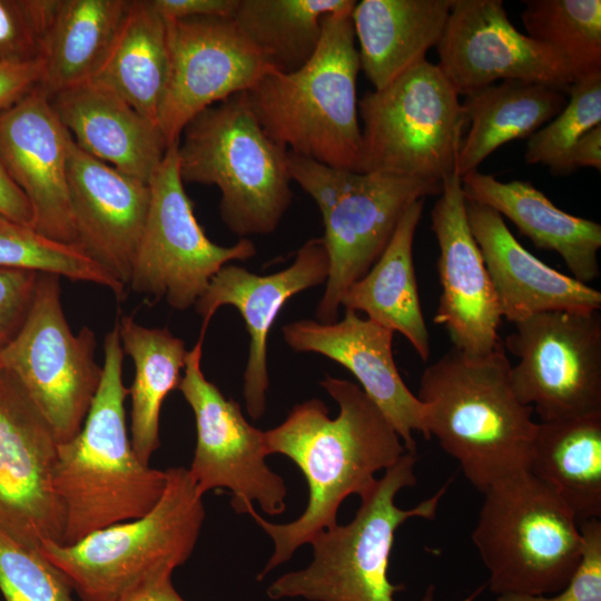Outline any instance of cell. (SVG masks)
Instances as JSON below:
<instances>
[{
  "label": "cell",
  "instance_id": "cell-1",
  "mask_svg": "<svg viewBox=\"0 0 601 601\" xmlns=\"http://www.w3.org/2000/svg\"><path fill=\"white\" fill-rule=\"evenodd\" d=\"M319 384L339 406L335 418L321 400L312 398L264 432L267 454H283L303 472L308 503L299 518L285 524L268 522L254 505L247 509L274 543L258 580L318 533L335 526L342 502L352 494L361 497L367 493L376 482L375 474L406 453L391 423L358 385L327 374Z\"/></svg>",
  "mask_w": 601,
  "mask_h": 601
},
{
  "label": "cell",
  "instance_id": "cell-2",
  "mask_svg": "<svg viewBox=\"0 0 601 601\" xmlns=\"http://www.w3.org/2000/svg\"><path fill=\"white\" fill-rule=\"evenodd\" d=\"M501 344L471 357L451 348L420 380L427 439L434 436L480 492L528 471L538 423L511 384Z\"/></svg>",
  "mask_w": 601,
  "mask_h": 601
},
{
  "label": "cell",
  "instance_id": "cell-3",
  "mask_svg": "<svg viewBox=\"0 0 601 601\" xmlns=\"http://www.w3.org/2000/svg\"><path fill=\"white\" fill-rule=\"evenodd\" d=\"M124 353L116 324L105 337L101 380L85 422L58 443L52 483L65 511L61 544L145 515L166 485V471L142 463L127 432Z\"/></svg>",
  "mask_w": 601,
  "mask_h": 601
},
{
  "label": "cell",
  "instance_id": "cell-4",
  "mask_svg": "<svg viewBox=\"0 0 601 601\" xmlns=\"http://www.w3.org/2000/svg\"><path fill=\"white\" fill-rule=\"evenodd\" d=\"M353 8L324 18L319 45L306 65L289 73L273 70L245 93L263 130L278 146L333 168L361 173L356 93L361 68Z\"/></svg>",
  "mask_w": 601,
  "mask_h": 601
},
{
  "label": "cell",
  "instance_id": "cell-5",
  "mask_svg": "<svg viewBox=\"0 0 601 601\" xmlns=\"http://www.w3.org/2000/svg\"><path fill=\"white\" fill-rule=\"evenodd\" d=\"M178 162L184 183L219 188L221 220L242 238L273 233L292 204L288 151L263 130L245 92L186 125Z\"/></svg>",
  "mask_w": 601,
  "mask_h": 601
},
{
  "label": "cell",
  "instance_id": "cell-6",
  "mask_svg": "<svg viewBox=\"0 0 601 601\" xmlns=\"http://www.w3.org/2000/svg\"><path fill=\"white\" fill-rule=\"evenodd\" d=\"M166 476L160 499L145 515L72 544H41L81 601H117L142 583L171 577L188 560L205 519L203 494L187 469H168Z\"/></svg>",
  "mask_w": 601,
  "mask_h": 601
},
{
  "label": "cell",
  "instance_id": "cell-7",
  "mask_svg": "<svg viewBox=\"0 0 601 601\" xmlns=\"http://www.w3.org/2000/svg\"><path fill=\"white\" fill-rule=\"evenodd\" d=\"M416 454L405 453L385 470L361 496L354 519L324 530L312 541L313 561L303 570L280 575L267 588L273 600L304 598L308 601H394L404 589L388 579L390 556L396 530L412 518L434 519L447 484L410 510L396 506V494L414 486ZM423 601H434V587Z\"/></svg>",
  "mask_w": 601,
  "mask_h": 601
},
{
  "label": "cell",
  "instance_id": "cell-8",
  "mask_svg": "<svg viewBox=\"0 0 601 601\" xmlns=\"http://www.w3.org/2000/svg\"><path fill=\"white\" fill-rule=\"evenodd\" d=\"M288 167L322 214L329 270L315 315L332 324L343 295L382 255L407 207L439 196L442 183L337 169L290 151Z\"/></svg>",
  "mask_w": 601,
  "mask_h": 601
},
{
  "label": "cell",
  "instance_id": "cell-9",
  "mask_svg": "<svg viewBox=\"0 0 601 601\" xmlns=\"http://www.w3.org/2000/svg\"><path fill=\"white\" fill-rule=\"evenodd\" d=\"M483 494L472 541L490 591L546 595L565 588L583 545L574 514L528 471Z\"/></svg>",
  "mask_w": 601,
  "mask_h": 601
},
{
  "label": "cell",
  "instance_id": "cell-10",
  "mask_svg": "<svg viewBox=\"0 0 601 601\" xmlns=\"http://www.w3.org/2000/svg\"><path fill=\"white\" fill-rule=\"evenodd\" d=\"M361 173L442 183L455 171L469 127L460 95L427 60L358 100Z\"/></svg>",
  "mask_w": 601,
  "mask_h": 601
},
{
  "label": "cell",
  "instance_id": "cell-11",
  "mask_svg": "<svg viewBox=\"0 0 601 601\" xmlns=\"http://www.w3.org/2000/svg\"><path fill=\"white\" fill-rule=\"evenodd\" d=\"M95 334L76 335L63 314L59 276L40 273L29 309L0 347V370L21 385L58 443L76 436L100 384Z\"/></svg>",
  "mask_w": 601,
  "mask_h": 601
},
{
  "label": "cell",
  "instance_id": "cell-12",
  "mask_svg": "<svg viewBox=\"0 0 601 601\" xmlns=\"http://www.w3.org/2000/svg\"><path fill=\"white\" fill-rule=\"evenodd\" d=\"M178 144L168 146L149 180V209L129 286L184 311L195 305L223 266L253 257L256 247L248 238L220 246L206 236L184 188Z\"/></svg>",
  "mask_w": 601,
  "mask_h": 601
},
{
  "label": "cell",
  "instance_id": "cell-13",
  "mask_svg": "<svg viewBox=\"0 0 601 601\" xmlns=\"http://www.w3.org/2000/svg\"><path fill=\"white\" fill-rule=\"evenodd\" d=\"M506 349L518 400L541 422L601 413V315L554 311L513 323Z\"/></svg>",
  "mask_w": 601,
  "mask_h": 601
},
{
  "label": "cell",
  "instance_id": "cell-14",
  "mask_svg": "<svg viewBox=\"0 0 601 601\" xmlns=\"http://www.w3.org/2000/svg\"><path fill=\"white\" fill-rule=\"evenodd\" d=\"M205 334L187 352L178 390L191 407L197 443L189 474L204 495L215 489L233 493L231 506L246 513L257 502L269 515L286 510V485L266 464L265 433L250 425L240 405L225 397L200 366Z\"/></svg>",
  "mask_w": 601,
  "mask_h": 601
},
{
  "label": "cell",
  "instance_id": "cell-15",
  "mask_svg": "<svg viewBox=\"0 0 601 601\" xmlns=\"http://www.w3.org/2000/svg\"><path fill=\"white\" fill-rule=\"evenodd\" d=\"M165 20L169 73L158 126L170 146L204 109L247 92L274 69L233 18Z\"/></svg>",
  "mask_w": 601,
  "mask_h": 601
},
{
  "label": "cell",
  "instance_id": "cell-16",
  "mask_svg": "<svg viewBox=\"0 0 601 601\" xmlns=\"http://www.w3.org/2000/svg\"><path fill=\"white\" fill-rule=\"evenodd\" d=\"M58 441L18 381L0 370V526L24 545L62 542L52 475Z\"/></svg>",
  "mask_w": 601,
  "mask_h": 601
},
{
  "label": "cell",
  "instance_id": "cell-17",
  "mask_svg": "<svg viewBox=\"0 0 601 601\" xmlns=\"http://www.w3.org/2000/svg\"><path fill=\"white\" fill-rule=\"evenodd\" d=\"M436 51L437 66L460 96L509 79L566 92L575 80L556 50L512 24L501 0H452Z\"/></svg>",
  "mask_w": 601,
  "mask_h": 601
},
{
  "label": "cell",
  "instance_id": "cell-18",
  "mask_svg": "<svg viewBox=\"0 0 601 601\" xmlns=\"http://www.w3.org/2000/svg\"><path fill=\"white\" fill-rule=\"evenodd\" d=\"M440 255L442 293L433 321L447 332L453 348L471 357L484 356L501 342L502 315L483 256L470 229L461 177L442 180L431 211Z\"/></svg>",
  "mask_w": 601,
  "mask_h": 601
},
{
  "label": "cell",
  "instance_id": "cell-19",
  "mask_svg": "<svg viewBox=\"0 0 601 601\" xmlns=\"http://www.w3.org/2000/svg\"><path fill=\"white\" fill-rule=\"evenodd\" d=\"M70 139L39 85L0 112V159L30 203L32 229L78 247L67 183Z\"/></svg>",
  "mask_w": 601,
  "mask_h": 601
},
{
  "label": "cell",
  "instance_id": "cell-20",
  "mask_svg": "<svg viewBox=\"0 0 601 601\" xmlns=\"http://www.w3.org/2000/svg\"><path fill=\"white\" fill-rule=\"evenodd\" d=\"M329 259L323 237L308 239L287 268L269 275H257L242 266L227 264L210 279L195 303L206 333L216 311L234 306L242 315L250 337L244 372L243 395L248 415L260 418L266 410L269 385L267 337L284 304L295 294L326 283Z\"/></svg>",
  "mask_w": 601,
  "mask_h": 601
},
{
  "label": "cell",
  "instance_id": "cell-21",
  "mask_svg": "<svg viewBox=\"0 0 601 601\" xmlns=\"http://www.w3.org/2000/svg\"><path fill=\"white\" fill-rule=\"evenodd\" d=\"M67 183L78 247L129 286L149 209V184L90 156L72 138Z\"/></svg>",
  "mask_w": 601,
  "mask_h": 601
},
{
  "label": "cell",
  "instance_id": "cell-22",
  "mask_svg": "<svg viewBox=\"0 0 601 601\" xmlns=\"http://www.w3.org/2000/svg\"><path fill=\"white\" fill-rule=\"evenodd\" d=\"M282 332L292 349L322 354L347 368L391 423L406 452L416 454L413 432L427 439L424 405L398 373L392 351L394 332L348 309L332 324L300 319L286 324Z\"/></svg>",
  "mask_w": 601,
  "mask_h": 601
},
{
  "label": "cell",
  "instance_id": "cell-23",
  "mask_svg": "<svg viewBox=\"0 0 601 601\" xmlns=\"http://www.w3.org/2000/svg\"><path fill=\"white\" fill-rule=\"evenodd\" d=\"M466 214L502 318L515 323L544 312L600 311L599 290L538 259L516 240L499 213L466 201Z\"/></svg>",
  "mask_w": 601,
  "mask_h": 601
},
{
  "label": "cell",
  "instance_id": "cell-24",
  "mask_svg": "<svg viewBox=\"0 0 601 601\" xmlns=\"http://www.w3.org/2000/svg\"><path fill=\"white\" fill-rule=\"evenodd\" d=\"M50 100L83 151L149 184L168 148L157 124L95 80L59 91Z\"/></svg>",
  "mask_w": 601,
  "mask_h": 601
},
{
  "label": "cell",
  "instance_id": "cell-25",
  "mask_svg": "<svg viewBox=\"0 0 601 601\" xmlns=\"http://www.w3.org/2000/svg\"><path fill=\"white\" fill-rule=\"evenodd\" d=\"M461 183L466 201L492 208L535 247L558 253L573 278L588 285L600 276L599 223L565 213L530 181H500L473 170L461 177Z\"/></svg>",
  "mask_w": 601,
  "mask_h": 601
},
{
  "label": "cell",
  "instance_id": "cell-26",
  "mask_svg": "<svg viewBox=\"0 0 601 601\" xmlns=\"http://www.w3.org/2000/svg\"><path fill=\"white\" fill-rule=\"evenodd\" d=\"M452 0H362L351 17L359 68L382 89L426 60L445 29Z\"/></svg>",
  "mask_w": 601,
  "mask_h": 601
},
{
  "label": "cell",
  "instance_id": "cell-27",
  "mask_svg": "<svg viewBox=\"0 0 601 601\" xmlns=\"http://www.w3.org/2000/svg\"><path fill=\"white\" fill-rule=\"evenodd\" d=\"M425 199L411 204L375 264L342 297L341 306L363 312L373 322L401 333L423 362L431 344L422 313L413 263V242Z\"/></svg>",
  "mask_w": 601,
  "mask_h": 601
},
{
  "label": "cell",
  "instance_id": "cell-28",
  "mask_svg": "<svg viewBox=\"0 0 601 601\" xmlns=\"http://www.w3.org/2000/svg\"><path fill=\"white\" fill-rule=\"evenodd\" d=\"M469 120L456 158L463 177L506 142L529 138L555 117L566 104L564 91L516 79L492 83L464 96Z\"/></svg>",
  "mask_w": 601,
  "mask_h": 601
},
{
  "label": "cell",
  "instance_id": "cell-29",
  "mask_svg": "<svg viewBox=\"0 0 601 601\" xmlns=\"http://www.w3.org/2000/svg\"><path fill=\"white\" fill-rule=\"evenodd\" d=\"M528 472L577 520L601 516V413L538 423Z\"/></svg>",
  "mask_w": 601,
  "mask_h": 601
},
{
  "label": "cell",
  "instance_id": "cell-30",
  "mask_svg": "<svg viewBox=\"0 0 601 601\" xmlns=\"http://www.w3.org/2000/svg\"><path fill=\"white\" fill-rule=\"evenodd\" d=\"M168 73L166 20L149 0H130L91 80L112 89L138 112L158 125Z\"/></svg>",
  "mask_w": 601,
  "mask_h": 601
},
{
  "label": "cell",
  "instance_id": "cell-31",
  "mask_svg": "<svg viewBox=\"0 0 601 601\" xmlns=\"http://www.w3.org/2000/svg\"><path fill=\"white\" fill-rule=\"evenodd\" d=\"M130 0H57L40 58V87L49 97L91 80L101 65Z\"/></svg>",
  "mask_w": 601,
  "mask_h": 601
},
{
  "label": "cell",
  "instance_id": "cell-32",
  "mask_svg": "<svg viewBox=\"0 0 601 601\" xmlns=\"http://www.w3.org/2000/svg\"><path fill=\"white\" fill-rule=\"evenodd\" d=\"M124 352L135 364L131 397L130 440L135 454L145 464L159 447V416L164 400L180 382L187 349L166 327L148 328L131 316L117 323Z\"/></svg>",
  "mask_w": 601,
  "mask_h": 601
},
{
  "label": "cell",
  "instance_id": "cell-33",
  "mask_svg": "<svg viewBox=\"0 0 601 601\" xmlns=\"http://www.w3.org/2000/svg\"><path fill=\"white\" fill-rule=\"evenodd\" d=\"M355 0H239L234 21L274 71L289 73L317 50L323 20Z\"/></svg>",
  "mask_w": 601,
  "mask_h": 601
},
{
  "label": "cell",
  "instance_id": "cell-34",
  "mask_svg": "<svg viewBox=\"0 0 601 601\" xmlns=\"http://www.w3.org/2000/svg\"><path fill=\"white\" fill-rule=\"evenodd\" d=\"M524 3L521 18L528 36L556 50L575 80L601 72L600 0H528Z\"/></svg>",
  "mask_w": 601,
  "mask_h": 601
},
{
  "label": "cell",
  "instance_id": "cell-35",
  "mask_svg": "<svg viewBox=\"0 0 601 601\" xmlns=\"http://www.w3.org/2000/svg\"><path fill=\"white\" fill-rule=\"evenodd\" d=\"M0 268L55 274L109 288L120 300L126 286L81 248L49 239L0 216Z\"/></svg>",
  "mask_w": 601,
  "mask_h": 601
},
{
  "label": "cell",
  "instance_id": "cell-36",
  "mask_svg": "<svg viewBox=\"0 0 601 601\" xmlns=\"http://www.w3.org/2000/svg\"><path fill=\"white\" fill-rule=\"evenodd\" d=\"M562 110L528 138L525 161L546 166L552 175L573 171L571 154L578 140L601 125V72L571 83Z\"/></svg>",
  "mask_w": 601,
  "mask_h": 601
},
{
  "label": "cell",
  "instance_id": "cell-37",
  "mask_svg": "<svg viewBox=\"0 0 601 601\" xmlns=\"http://www.w3.org/2000/svg\"><path fill=\"white\" fill-rule=\"evenodd\" d=\"M67 577L38 549L0 526V591L6 601H73Z\"/></svg>",
  "mask_w": 601,
  "mask_h": 601
},
{
  "label": "cell",
  "instance_id": "cell-38",
  "mask_svg": "<svg viewBox=\"0 0 601 601\" xmlns=\"http://www.w3.org/2000/svg\"><path fill=\"white\" fill-rule=\"evenodd\" d=\"M57 0H0V62L40 58Z\"/></svg>",
  "mask_w": 601,
  "mask_h": 601
},
{
  "label": "cell",
  "instance_id": "cell-39",
  "mask_svg": "<svg viewBox=\"0 0 601 601\" xmlns=\"http://www.w3.org/2000/svg\"><path fill=\"white\" fill-rule=\"evenodd\" d=\"M579 526L581 560L565 588L546 595L504 593L496 601H601V521L589 519L580 521Z\"/></svg>",
  "mask_w": 601,
  "mask_h": 601
},
{
  "label": "cell",
  "instance_id": "cell-40",
  "mask_svg": "<svg viewBox=\"0 0 601 601\" xmlns=\"http://www.w3.org/2000/svg\"><path fill=\"white\" fill-rule=\"evenodd\" d=\"M38 273L0 268V336L8 341L31 304Z\"/></svg>",
  "mask_w": 601,
  "mask_h": 601
},
{
  "label": "cell",
  "instance_id": "cell-41",
  "mask_svg": "<svg viewBox=\"0 0 601 601\" xmlns=\"http://www.w3.org/2000/svg\"><path fill=\"white\" fill-rule=\"evenodd\" d=\"M43 73L41 58L28 61L0 62V112L11 107L35 87Z\"/></svg>",
  "mask_w": 601,
  "mask_h": 601
},
{
  "label": "cell",
  "instance_id": "cell-42",
  "mask_svg": "<svg viewBox=\"0 0 601 601\" xmlns=\"http://www.w3.org/2000/svg\"><path fill=\"white\" fill-rule=\"evenodd\" d=\"M167 20L188 18H233L239 0H149Z\"/></svg>",
  "mask_w": 601,
  "mask_h": 601
},
{
  "label": "cell",
  "instance_id": "cell-43",
  "mask_svg": "<svg viewBox=\"0 0 601 601\" xmlns=\"http://www.w3.org/2000/svg\"><path fill=\"white\" fill-rule=\"evenodd\" d=\"M0 216L32 228L33 214L29 200L13 181L0 159Z\"/></svg>",
  "mask_w": 601,
  "mask_h": 601
},
{
  "label": "cell",
  "instance_id": "cell-44",
  "mask_svg": "<svg viewBox=\"0 0 601 601\" xmlns=\"http://www.w3.org/2000/svg\"><path fill=\"white\" fill-rule=\"evenodd\" d=\"M570 160L573 170L580 167L601 169V125L591 128L578 140Z\"/></svg>",
  "mask_w": 601,
  "mask_h": 601
},
{
  "label": "cell",
  "instance_id": "cell-45",
  "mask_svg": "<svg viewBox=\"0 0 601 601\" xmlns=\"http://www.w3.org/2000/svg\"><path fill=\"white\" fill-rule=\"evenodd\" d=\"M117 601H186L175 590L171 577L142 583L125 593Z\"/></svg>",
  "mask_w": 601,
  "mask_h": 601
},
{
  "label": "cell",
  "instance_id": "cell-46",
  "mask_svg": "<svg viewBox=\"0 0 601 601\" xmlns=\"http://www.w3.org/2000/svg\"><path fill=\"white\" fill-rule=\"evenodd\" d=\"M485 585H482L481 588L476 589L471 595H469L463 601H474V599L483 591Z\"/></svg>",
  "mask_w": 601,
  "mask_h": 601
}]
</instances>
